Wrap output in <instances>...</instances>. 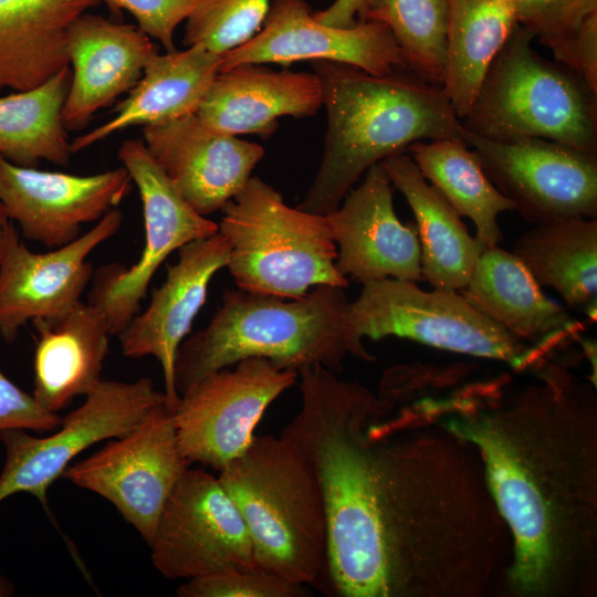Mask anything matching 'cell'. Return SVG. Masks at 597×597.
<instances>
[{
	"mask_svg": "<svg viewBox=\"0 0 597 597\" xmlns=\"http://www.w3.org/2000/svg\"><path fill=\"white\" fill-rule=\"evenodd\" d=\"M280 436L301 451L323 498L320 587L339 597H476L506 557L509 528L476 448L418 399L391 402L313 365Z\"/></svg>",
	"mask_w": 597,
	"mask_h": 597,
	"instance_id": "cell-1",
	"label": "cell"
},
{
	"mask_svg": "<svg viewBox=\"0 0 597 597\" xmlns=\"http://www.w3.org/2000/svg\"><path fill=\"white\" fill-rule=\"evenodd\" d=\"M504 394L475 383L429 399L446 429L472 443L511 537L504 583L519 597L594 593L597 561V401L553 364Z\"/></svg>",
	"mask_w": 597,
	"mask_h": 597,
	"instance_id": "cell-2",
	"label": "cell"
},
{
	"mask_svg": "<svg viewBox=\"0 0 597 597\" xmlns=\"http://www.w3.org/2000/svg\"><path fill=\"white\" fill-rule=\"evenodd\" d=\"M327 114L324 151L300 209L328 214L374 165L422 140L463 139L443 88L409 70L373 75L313 61Z\"/></svg>",
	"mask_w": 597,
	"mask_h": 597,
	"instance_id": "cell-3",
	"label": "cell"
},
{
	"mask_svg": "<svg viewBox=\"0 0 597 597\" xmlns=\"http://www.w3.org/2000/svg\"><path fill=\"white\" fill-rule=\"evenodd\" d=\"M345 287L321 285L298 298L229 289L206 327L187 337L175 363L179 396L209 374L258 357L298 373L321 365L334 373L347 356L373 360L350 329Z\"/></svg>",
	"mask_w": 597,
	"mask_h": 597,
	"instance_id": "cell-4",
	"label": "cell"
},
{
	"mask_svg": "<svg viewBox=\"0 0 597 597\" xmlns=\"http://www.w3.org/2000/svg\"><path fill=\"white\" fill-rule=\"evenodd\" d=\"M237 505L259 567L302 586L321 587L327 559V524L317 480L294 443L255 437L219 471Z\"/></svg>",
	"mask_w": 597,
	"mask_h": 597,
	"instance_id": "cell-5",
	"label": "cell"
},
{
	"mask_svg": "<svg viewBox=\"0 0 597 597\" xmlns=\"http://www.w3.org/2000/svg\"><path fill=\"white\" fill-rule=\"evenodd\" d=\"M516 24L494 60L464 130L489 139L537 137L597 154V93L573 71L536 52Z\"/></svg>",
	"mask_w": 597,
	"mask_h": 597,
	"instance_id": "cell-6",
	"label": "cell"
},
{
	"mask_svg": "<svg viewBox=\"0 0 597 597\" xmlns=\"http://www.w3.org/2000/svg\"><path fill=\"white\" fill-rule=\"evenodd\" d=\"M221 211L219 233L230 249L226 268L237 287L298 298L321 285L348 286L325 216L287 206L256 176Z\"/></svg>",
	"mask_w": 597,
	"mask_h": 597,
	"instance_id": "cell-7",
	"label": "cell"
},
{
	"mask_svg": "<svg viewBox=\"0 0 597 597\" xmlns=\"http://www.w3.org/2000/svg\"><path fill=\"white\" fill-rule=\"evenodd\" d=\"M354 337L407 338L440 349L491 358L522 369L540 362L534 347L521 342L455 291H425L417 282L381 279L363 284L350 302Z\"/></svg>",
	"mask_w": 597,
	"mask_h": 597,
	"instance_id": "cell-8",
	"label": "cell"
},
{
	"mask_svg": "<svg viewBox=\"0 0 597 597\" xmlns=\"http://www.w3.org/2000/svg\"><path fill=\"white\" fill-rule=\"evenodd\" d=\"M161 404L164 391L147 377L129 383L101 379L84 402L61 419L55 432L35 437L24 429L0 430L6 450L0 502L24 492L48 511L49 489L78 454L126 434Z\"/></svg>",
	"mask_w": 597,
	"mask_h": 597,
	"instance_id": "cell-9",
	"label": "cell"
},
{
	"mask_svg": "<svg viewBox=\"0 0 597 597\" xmlns=\"http://www.w3.org/2000/svg\"><path fill=\"white\" fill-rule=\"evenodd\" d=\"M118 159L136 185L143 206L145 243L129 268L119 263L98 268L92 277L88 303L103 314L111 335H118L138 313L149 283L174 251L219 231L178 191L143 139H126Z\"/></svg>",
	"mask_w": 597,
	"mask_h": 597,
	"instance_id": "cell-10",
	"label": "cell"
},
{
	"mask_svg": "<svg viewBox=\"0 0 597 597\" xmlns=\"http://www.w3.org/2000/svg\"><path fill=\"white\" fill-rule=\"evenodd\" d=\"M190 465L172 410L161 404L126 434L70 464L62 476L111 502L150 545L160 512Z\"/></svg>",
	"mask_w": 597,
	"mask_h": 597,
	"instance_id": "cell-11",
	"label": "cell"
},
{
	"mask_svg": "<svg viewBox=\"0 0 597 597\" xmlns=\"http://www.w3.org/2000/svg\"><path fill=\"white\" fill-rule=\"evenodd\" d=\"M207 375L185 392L172 410L186 459L217 471L240 457L255 438L268 407L297 380L265 358H247Z\"/></svg>",
	"mask_w": 597,
	"mask_h": 597,
	"instance_id": "cell-12",
	"label": "cell"
},
{
	"mask_svg": "<svg viewBox=\"0 0 597 597\" xmlns=\"http://www.w3.org/2000/svg\"><path fill=\"white\" fill-rule=\"evenodd\" d=\"M463 140L525 221L597 219V154L544 138L499 140L464 129Z\"/></svg>",
	"mask_w": 597,
	"mask_h": 597,
	"instance_id": "cell-13",
	"label": "cell"
},
{
	"mask_svg": "<svg viewBox=\"0 0 597 597\" xmlns=\"http://www.w3.org/2000/svg\"><path fill=\"white\" fill-rule=\"evenodd\" d=\"M155 568L190 579L258 566L247 525L218 476L184 472L168 496L149 545Z\"/></svg>",
	"mask_w": 597,
	"mask_h": 597,
	"instance_id": "cell-14",
	"label": "cell"
},
{
	"mask_svg": "<svg viewBox=\"0 0 597 597\" xmlns=\"http://www.w3.org/2000/svg\"><path fill=\"white\" fill-rule=\"evenodd\" d=\"M301 61L337 62L373 75L408 70L384 23L364 19L334 27L318 21L306 0H272L260 30L222 55L220 72L240 64L286 66Z\"/></svg>",
	"mask_w": 597,
	"mask_h": 597,
	"instance_id": "cell-15",
	"label": "cell"
},
{
	"mask_svg": "<svg viewBox=\"0 0 597 597\" xmlns=\"http://www.w3.org/2000/svg\"><path fill=\"white\" fill-rule=\"evenodd\" d=\"M122 222V212L112 209L70 243L35 253L10 221L0 232V335L11 343L29 321L77 304L94 274L88 254L115 235Z\"/></svg>",
	"mask_w": 597,
	"mask_h": 597,
	"instance_id": "cell-16",
	"label": "cell"
},
{
	"mask_svg": "<svg viewBox=\"0 0 597 597\" xmlns=\"http://www.w3.org/2000/svg\"><path fill=\"white\" fill-rule=\"evenodd\" d=\"M122 166L78 176L12 164L0 155V202L24 239L49 249L81 235L82 226L97 222L132 190Z\"/></svg>",
	"mask_w": 597,
	"mask_h": 597,
	"instance_id": "cell-17",
	"label": "cell"
},
{
	"mask_svg": "<svg viewBox=\"0 0 597 597\" xmlns=\"http://www.w3.org/2000/svg\"><path fill=\"white\" fill-rule=\"evenodd\" d=\"M325 218L337 249L335 264L345 277L362 284L387 277L422 280L416 224L397 217L392 185L380 163Z\"/></svg>",
	"mask_w": 597,
	"mask_h": 597,
	"instance_id": "cell-18",
	"label": "cell"
},
{
	"mask_svg": "<svg viewBox=\"0 0 597 597\" xmlns=\"http://www.w3.org/2000/svg\"><path fill=\"white\" fill-rule=\"evenodd\" d=\"M143 140L181 196L206 217L240 192L264 157L261 145L218 132L196 113L144 126Z\"/></svg>",
	"mask_w": 597,
	"mask_h": 597,
	"instance_id": "cell-19",
	"label": "cell"
},
{
	"mask_svg": "<svg viewBox=\"0 0 597 597\" xmlns=\"http://www.w3.org/2000/svg\"><path fill=\"white\" fill-rule=\"evenodd\" d=\"M229 245L219 233L192 241L178 250L167 266L165 282L153 290L150 302L117 335L129 358L154 356L161 366L166 406L174 410L180 396L175 385V363L181 343L203 306L209 284L226 268Z\"/></svg>",
	"mask_w": 597,
	"mask_h": 597,
	"instance_id": "cell-20",
	"label": "cell"
},
{
	"mask_svg": "<svg viewBox=\"0 0 597 597\" xmlns=\"http://www.w3.org/2000/svg\"><path fill=\"white\" fill-rule=\"evenodd\" d=\"M157 52L137 25L88 12L77 17L66 33L73 72L62 111L65 128L83 129L98 109L129 92Z\"/></svg>",
	"mask_w": 597,
	"mask_h": 597,
	"instance_id": "cell-21",
	"label": "cell"
},
{
	"mask_svg": "<svg viewBox=\"0 0 597 597\" xmlns=\"http://www.w3.org/2000/svg\"><path fill=\"white\" fill-rule=\"evenodd\" d=\"M321 106L322 91L315 73L276 71L249 63L219 72L196 114L218 132L269 136L281 117H310Z\"/></svg>",
	"mask_w": 597,
	"mask_h": 597,
	"instance_id": "cell-22",
	"label": "cell"
},
{
	"mask_svg": "<svg viewBox=\"0 0 597 597\" xmlns=\"http://www.w3.org/2000/svg\"><path fill=\"white\" fill-rule=\"evenodd\" d=\"M461 294L541 355L576 327L568 311L543 293L519 258L498 245L483 250Z\"/></svg>",
	"mask_w": 597,
	"mask_h": 597,
	"instance_id": "cell-23",
	"label": "cell"
},
{
	"mask_svg": "<svg viewBox=\"0 0 597 597\" xmlns=\"http://www.w3.org/2000/svg\"><path fill=\"white\" fill-rule=\"evenodd\" d=\"M32 323L36 331L33 397L57 413L102 379L112 335L98 308L82 301L65 313Z\"/></svg>",
	"mask_w": 597,
	"mask_h": 597,
	"instance_id": "cell-24",
	"label": "cell"
},
{
	"mask_svg": "<svg viewBox=\"0 0 597 597\" xmlns=\"http://www.w3.org/2000/svg\"><path fill=\"white\" fill-rule=\"evenodd\" d=\"M221 57L200 45L155 53L128 96L117 104L115 116L73 139L72 154L132 126L158 125L195 114L220 72Z\"/></svg>",
	"mask_w": 597,
	"mask_h": 597,
	"instance_id": "cell-25",
	"label": "cell"
},
{
	"mask_svg": "<svg viewBox=\"0 0 597 597\" xmlns=\"http://www.w3.org/2000/svg\"><path fill=\"white\" fill-rule=\"evenodd\" d=\"M102 0H0V92L36 87L70 66L66 33Z\"/></svg>",
	"mask_w": 597,
	"mask_h": 597,
	"instance_id": "cell-26",
	"label": "cell"
},
{
	"mask_svg": "<svg viewBox=\"0 0 597 597\" xmlns=\"http://www.w3.org/2000/svg\"><path fill=\"white\" fill-rule=\"evenodd\" d=\"M392 187L405 197L416 218L421 250V274L433 289L461 291L485 249L461 217L421 175L408 153L380 163Z\"/></svg>",
	"mask_w": 597,
	"mask_h": 597,
	"instance_id": "cell-27",
	"label": "cell"
},
{
	"mask_svg": "<svg viewBox=\"0 0 597 597\" xmlns=\"http://www.w3.org/2000/svg\"><path fill=\"white\" fill-rule=\"evenodd\" d=\"M512 252L541 286L555 290L568 306L595 314L597 219L534 224L517 238Z\"/></svg>",
	"mask_w": 597,
	"mask_h": 597,
	"instance_id": "cell-28",
	"label": "cell"
},
{
	"mask_svg": "<svg viewBox=\"0 0 597 597\" xmlns=\"http://www.w3.org/2000/svg\"><path fill=\"white\" fill-rule=\"evenodd\" d=\"M516 24L504 0H449L442 88L460 119L469 114L492 61Z\"/></svg>",
	"mask_w": 597,
	"mask_h": 597,
	"instance_id": "cell-29",
	"label": "cell"
},
{
	"mask_svg": "<svg viewBox=\"0 0 597 597\" xmlns=\"http://www.w3.org/2000/svg\"><path fill=\"white\" fill-rule=\"evenodd\" d=\"M407 153L421 175L450 203L460 217L475 227V238L486 248L503 239L498 217L515 207L492 184L475 153L463 139L416 142Z\"/></svg>",
	"mask_w": 597,
	"mask_h": 597,
	"instance_id": "cell-30",
	"label": "cell"
},
{
	"mask_svg": "<svg viewBox=\"0 0 597 597\" xmlns=\"http://www.w3.org/2000/svg\"><path fill=\"white\" fill-rule=\"evenodd\" d=\"M72 81L70 66L45 83L0 97V155L23 167L41 160L67 166L72 155L62 111Z\"/></svg>",
	"mask_w": 597,
	"mask_h": 597,
	"instance_id": "cell-31",
	"label": "cell"
},
{
	"mask_svg": "<svg viewBox=\"0 0 597 597\" xmlns=\"http://www.w3.org/2000/svg\"><path fill=\"white\" fill-rule=\"evenodd\" d=\"M449 0H366L364 19L392 33L406 67L442 86L447 63Z\"/></svg>",
	"mask_w": 597,
	"mask_h": 597,
	"instance_id": "cell-32",
	"label": "cell"
},
{
	"mask_svg": "<svg viewBox=\"0 0 597 597\" xmlns=\"http://www.w3.org/2000/svg\"><path fill=\"white\" fill-rule=\"evenodd\" d=\"M272 0H202L186 20L182 43L219 55L249 41L262 27Z\"/></svg>",
	"mask_w": 597,
	"mask_h": 597,
	"instance_id": "cell-33",
	"label": "cell"
},
{
	"mask_svg": "<svg viewBox=\"0 0 597 597\" xmlns=\"http://www.w3.org/2000/svg\"><path fill=\"white\" fill-rule=\"evenodd\" d=\"M306 593L305 586L259 566L190 578L177 589L180 597H302Z\"/></svg>",
	"mask_w": 597,
	"mask_h": 597,
	"instance_id": "cell-34",
	"label": "cell"
},
{
	"mask_svg": "<svg viewBox=\"0 0 597 597\" xmlns=\"http://www.w3.org/2000/svg\"><path fill=\"white\" fill-rule=\"evenodd\" d=\"M519 24L536 38L553 36L578 27L597 13V0H504Z\"/></svg>",
	"mask_w": 597,
	"mask_h": 597,
	"instance_id": "cell-35",
	"label": "cell"
},
{
	"mask_svg": "<svg viewBox=\"0 0 597 597\" xmlns=\"http://www.w3.org/2000/svg\"><path fill=\"white\" fill-rule=\"evenodd\" d=\"M113 12L126 10L137 27L160 43L166 52L176 50L177 28L189 18L202 0H102Z\"/></svg>",
	"mask_w": 597,
	"mask_h": 597,
	"instance_id": "cell-36",
	"label": "cell"
},
{
	"mask_svg": "<svg viewBox=\"0 0 597 597\" xmlns=\"http://www.w3.org/2000/svg\"><path fill=\"white\" fill-rule=\"evenodd\" d=\"M554 60L565 65L597 93V13L587 17L578 27L564 33L538 38Z\"/></svg>",
	"mask_w": 597,
	"mask_h": 597,
	"instance_id": "cell-37",
	"label": "cell"
},
{
	"mask_svg": "<svg viewBox=\"0 0 597 597\" xmlns=\"http://www.w3.org/2000/svg\"><path fill=\"white\" fill-rule=\"evenodd\" d=\"M57 413L44 409L0 370V430L24 429L48 432L61 422Z\"/></svg>",
	"mask_w": 597,
	"mask_h": 597,
	"instance_id": "cell-38",
	"label": "cell"
},
{
	"mask_svg": "<svg viewBox=\"0 0 597 597\" xmlns=\"http://www.w3.org/2000/svg\"><path fill=\"white\" fill-rule=\"evenodd\" d=\"M366 0H334L326 9L314 12L315 18L326 24L346 28L364 17Z\"/></svg>",
	"mask_w": 597,
	"mask_h": 597,
	"instance_id": "cell-39",
	"label": "cell"
},
{
	"mask_svg": "<svg viewBox=\"0 0 597 597\" xmlns=\"http://www.w3.org/2000/svg\"><path fill=\"white\" fill-rule=\"evenodd\" d=\"M12 586L4 578L0 577V597L12 595Z\"/></svg>",
	"mask_w": 597,
	"mask_h": 597,
	"instance_id": "cell-40",
	"label": "cell"
},
{
	"mask_svg": "<svg viewBox=\"0 0 597 597\" xmlns=\"http://www.w3.org/2000/svg\"><path fill=\"white\" fill-rule=\"evenodd\" d=\"M10 222L7 212L3 208V206L0 202V232L7 227V224Z\"/></svg>",
	"mask_w": 597,
	"mask_h": 597,
	"instance_id": "cell-41",
	"label": "cell"
}]
</instances>
